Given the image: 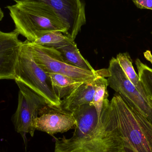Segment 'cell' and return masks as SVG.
<instances>
[{
  "instance_id": "12",
  "label": "cell",
  "mask_w": 152,
  "mask_h": 152,
  "mask_svg": "<svg viewBox=\"0 0 152 152\" xmlns=\"http://www.w3.org/2000/svg\"><path fill=\"white\" fill-rule=\"evenodd\" d=\"M94 80L80 85L69 96L61 100L60 108L72 113L78 106L92 103L95 91Z\"/></svg>"
},
{
  "instance_id": "13",
  "label": "cell",
  "mask_w": 152,
  "mask_h": 152,
  "mask_svg": "<svg viewBox=\"0 0 152 152\" xmlns=\"http://www.w3.org/2000/svg\"><path fill=\"white\" fill-rule=\"evenodd\" d=\"M107 69H102L100 75L94 80L95 91L93 101L90 104L94 105L96 110L98 119L101 116L104 107L107 106L110 101L108 99L109 94L107 90L108 86L107 79Z\"/></svg>"
},
{
  "instance_id": "9",
  "label": "cell",
  "mask_w": 152,
  "mask_h": 152,
  "mask_svg": "<svg viewBox=\"0 0 152 152\" xmlns=\"http://www.w3.org/2000/svg\"><path fill=\"white\" fill-rule=\"evenodd\" d=\"M76 125L75 119L72 113L48 104L39 110L38 116L34 120L35 130L51 136L75 129Z\"/></svg>"
},
{
  "instance_id": "5",
  "label": "cell",
  "mask_w": 152,
  "mask_h": 152,
  "mask_svg": "<svg viewBox=\"0 0 152 152\" xmlns=\"http://www.w3.org/2000/svg\"><path fill=\"white\" fill-rule=\"evenodd\" d=\"M26 41L34 60L48 74H61L84 82L94 80L102 71V69L92 72L71 66L62 59L60 53L56 49L36 44L27 40Z\"/></svg>"
},
{
  "instance_id": "4",
  "label": "cell",
  "mask_w": 152,
  "mask_h": 152,
  "mask_svg": "<svg viewBox=\"0 0 152 152\" xmlns=\"http://www.w3.org/2000/svg\"><path fill=\"white\" fill-rule=\"evenodd\" d=\"M16 80L39 95L48 105L60 108L61 101L54 93L50 77L34 60L26 41L22 42L16 64Z\"/></svg>"
},
{
  "instance_id": "20",
  "label": "cell",
  "mask_w": 152,
  "mask_h": 152,
  "mask_svg": "<svg viewBox=\"0 0 152 152\" xmlns=\"http://www.w3.org/2000/svg\"><path fill=\"white\" fill-rule=\"evenodd\" d=\"M144 56L146 59L150 61L152 64V55L150 51H147L144 53Z\"/></svg>"
},
{
  "instance_id": "8",
  "label": "cell",
  "mask_w": 152,
  "mask_h": 152,
  "mask_svg": "<svg viewBox=\"0 0 152 152\" xmlns=\"http://www.w3.org/2000/svg\"><path fill=\"white\" fill-rule=\"evenodd\" d=\"M16 3L25 0H12ZM53 8L68 28V36L75 40L86 24L85 0H37Z\"/></svg>"
},
{
  "instance_id": "10",
  "label": "cell",
  "mask_w": 152,
  "mask_h": 152,
  "mask_svg": "<svg viewBox=\"0 0 152 152\" xmlns=\"http://www.w3.org/2000/svg\"><path fill=\"white\" fill-rule=\"evenodd\" d=\"M15 31L0 30V80H15V69L22 42Z\"/></svg>"
},
{
  "instance_id": "3",
  "label": "cell",
  "mask_w": 152,
  "mask_h": 152,
  "mask_svg": "<svg viewBox=\"0 0 152 152\" xmlns=\"http://www.w3.org/2000/svg\"><path fill=\"white\" fill-rule=\"evenodd\" d=\"M103 110L137 152H152V125L118 93Z\"/></svg>"
},
{
  "instance_id": "21",
  "label": "cell",
  "mask_w": 152,
  "mask_h": 152,
  "mask_svg": "<svg viewBox=\"0 0 152 152\" xmlns=\"http://www.w3.org/2000/svg\"><path fill=\"white\" fill-rule=\"evenodd\" d=\"M4 16V14L3 12L2 11L1 9L0 8V21L3 19Z\"/></svg>"
},
{
  "instance_id": "19",
  "label": "cell",
  "mask_w": 152,
  "mask_h": 152,
  "mask_svg": "<svg viewBox=\"0 0 152 152\" xmlns=\"http://www.w3.org/2000/svg\"><path fill=\"white\" fill-rule=\"evenodd\" d=\"M134 4L140 9H146L152 10V0H132Z\"/></svg>"
},
{
  "instance_id": "14",
  "label": "cell",
  "mask_w": 152,
  "mask_h": 152,
  "mask_svg": "<svg viewBox=\"0 0 152 152\" xmlns=\"http://www.w3.org/2000/svg\"><path fill=\"white\" fill-rule=\"evenodd\" d=\"M49 75L51 80L54 93L61 101L69 96L83 83L61 74L50 73Z\"/></svg>"
},
{
  "instance_id": "11",
  "label": "cell",
  "mask_w": 152,
  "mask_h": 152,
  "mask_svg": "<svg viewBox=\"0 0 152 152\" xmlns=\"http://www.w3.org/2000/svg\"><path fill=\"white\" fill-rule=\"evenodd\" d=\"M72 113L77 122L73 137L86 135L97 125L98 120L97 112L94 105L90 103L78 106Z\"/></svg>"
},
{
  "instance_id": "6",
  "label": "cell",
  "mask_w": 152,
  "mask_h": 152,
  "mask_svg": "<svg viewBox=\"0 0 152 152\" xmlns=\"http://www.w3.org/2000/svg\"><path fill=\"white\" fill-rule=\"evenodd\" d=\"M106 77L108 86L152 125V101L145 98L139 93L126 76L116 58H112L110 61Z\"/></svg>"
},
{
  "instance_id": "2",
  "label": "cell",
  "mask_w": 152,
  "mask_h": 152,
  "mask_svg": "<svg viewBox=\"0 0 152 152\" xmlns=\"http://www.w3.org/2000/svg\"><path fill=\"white\" fill-rule=\"evenodd\" d=\"M54 152H137L102 111L96 126L84 136L55 138Z\"/></svg>"
},
{
  "instance_id": "17",
  "label": "cell",
  "mask_w": 152,
  "mask_h": 152,
  "mask_svg": "<svg viewBox=\"0 0 152 152\" xmlns=\"http://www.w3.org/2000/svg\"><path fill=\"white\" fill-rule=\"evenodd\" d=\"M74 41L75 40L62 32L53 31L42 36L33 43L45 47L58 49L68 45Z\"/></svg>"
},
{
  "instance_id": "1",
  "label": "cell",
  "mask_w": 152,
  "mask_h": 152,
  "mask_svg": "<svg viewBox=\"0 0 152 152\" xmlns=\"http://www.w3.org/2000/svg\"><path fill=\"white\" fill-rule=\"evenodd\" d=\"M14 31L30 42L45 34L60 31L68 36L67 28L50 6L37 0H25L7 6Z\"/></svg>"
},
{
  "instance_id": "16",
  "label": "cell",
  "mask_w": 152,
  "mask_h": 152,
  "mask_svg": "<svg viewBox=\"0 0 152 152\" xmlns=\"http://www.w3.org/2000/svg\"><path fill=\"white\" fill-rule=\"evenodd\" d=\"M116 58L126 76L135 86L139 93L145 98L150 99L146 95L139 76L135 71L133 67V61L129 53L127 52L119 53L117 55Z\"/></svg>"
},
{
  "instance_id": "15",
  "label": "cell",
  "mask_w": 152,
  "mask_h": 152,
  "mask_svg": "<svg viewBox=\"0 0 152 152\" xmlns=\"http://www.w3.org/2000/svg\"><path fill=\"white\" fill-rule=\"evenodd\" d=\"M56 50L59 52L62 59L67 64L92 72L96 71L82 56L75 41L68 45Z\"/></svg>"
},
{
  "instance_id": "18",
  "label": "cell",
  "mask_w": 152,
  "mask_h": 152,
  "mask_svg": "<svg viewBox=\"0 0 152 152\" xmlns=\"http://www.w3.org/2000/svg\"><path fill=\"white\" fill-rule=\"evenodd\" d=\"M135 63L143 87L146 95L152 101V69L138 58L136 60Z\"/></svg>"
},
{
  "instance_id": "7",
  "label": "cell",
  "mask_w": 152,
  "mask_h": 152,
  "mask_svg": "<svg viewBox=\"0 0 152 152\" xmlns=\"http://www.w3.org/2000/svg\"><path fill=\"white\" fill-rule=\"evenodd\" d=\"M15 81L19 90L18 107L12 120L16 132L21 134L26 142V134L31 137L34 134V120L38 116L39 110L48 104L43 98L21 81Z\"/></svg>"
}]
</instances>
